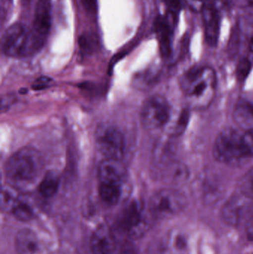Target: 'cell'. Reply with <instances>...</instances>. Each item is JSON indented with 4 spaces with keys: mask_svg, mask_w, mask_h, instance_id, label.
I'll list each match as a JSON object with an SVG mask.
<instances>
[{
    "mask_svg": "<svg viewBox=\"0 0 253 254\" xmlns=\"http://www.w3.org/2000/svg\"><path fill=\"white\" fill-rule=\"evenodd\" d=\"M43 167L41 152L33 146H25L9 157L4 164V176L10 185L25 187L40 178Z\"/></svg>",
    "mask_w": 253,
    "mask_h": 254,
    "instance_id": "obj_1",
    "label": "cell"
},
{
    "mask_svg": "<svg viewBox=\"0 0 253 254\" xmlns=\"http://www.w3.org/2000/svg\"><path fill=\"white\" fill-rule=\"evenodd\" d=\"M181 85L189 104L193 108L204 109L215 96L216 74L209 67L193 68L182 77Z\"/></svg>",
    "mask_w": 253,
    "mask_h": 254,
    "instance_id": "obj_2",
    "label": "cell"
},
{
    "mask_svg": "<svg viewBox=\"0 0 253 254\" xmlns=\"http://www.w3.org/2000/svg\"><path fill=\"white\" fill-rule=\"evenodd\" d=\"M187 200L181 191L165 188L153 194L149 201V211L154 219H170L181 213L187 207Z\"/></svg>",
    "mask_w": 253,
    "mask_h": 254,
    "instance_id": "obj_3",
    "label": "cell"
},
{
    "mask_svg": "<svg viewBox=\"0 0 253 254\" xmlns=\"http://www.w3.org/2000/svg\"><path fill=\"white\" fill-rule=\"evenodd\" d=\"M51 26V0H37L32 27L28 31V56L44 46Z\"/></svg>",
    "mask_w": 253,
    "mask_h": 254,
    "instance_id": "obj_4",
    "label": "cell"
},
{
    "mask_svg": "<svg viewBox=\"0 0 253 254\" xmlns=\"http://www.w3.org/2000/svg\"><path fill=\"white\" fill-rule=\"evenodd\" d=\"M243 131L234 128H226L217 136L213 145L215 159L231 164L246 158L244 149Z\"/></svg>",
    "mask_w": 253,
    "mask_h": 254,
    "instance_id": "obj_5",
    "label": "cell"
},
{
    "mask_svg": "<svg viewBox=\"0 0 253 254\" xmlns=\"http://www.w3.org/2000/svg\"><path fill=\"white\" fill-rule=\"evenodd\" d=\"M95 138L97 148L105 158H123L125 137L117 127L107 124L101 125L97 128Z\"/></svg>",
    "mask_w": 253,
    "mask_h": 254,
    "instance_id": "obj_6",
    "label": "cell"
},
{
    "mask_svg": "<svg viewBox=\"0 0 253 254\" xmlns=\"http://www.w3.org/2000/svg\"><path fill=\"white\" fill-rule=\"evenodd\" d=\"M171 107L161 95H153L143 105L141 122L147 129L153 130L166 126L171 118Z\"/></svg>",
    "mask_w": 253,
    "mask_h": 254,
    "instance_id": "obj_7",
    "label": "cell"
},
{
    "mask_svg": "<svg viewBox=\"0 0 253 254\" xmlns=\"http://www.w3.org/2000/svg\"><path fill=\"white\" fill-rule=\"evenodd\" d=\"M28 31L29 29L21 23L9 26L1 40V49L4 55L10 58L28 57Z\"/></svg>",
    "mask_w": 253,
    "mask_h": 254,
    "instance_id": "obj_8",
    "label": "cell"
},
{
    "mask_svg": "<svg viewBox=\"0 0 253 254\" xmlns=\"http://www.w3.org/2000/svg\"><path fill=\"white\" fill-rule=\"evenodd\" d=\"M120 225L122 229L133 239L143 237L148 231L150 225L141 204L136 201H132L124 209L120 216Z\"/></svg>",
    "mask_w": 253,
    "mask_h": 254,
    "instance_id": "obj_9",
    "label": "cell"
},
{
    "mask_svg": "<svg viewBox=\"0 0 253 254\" xmlns=\"http://www.w3.org/2000/svg\"><path fill=\"white\" fill-rule=\"evenodd\" d=\"M99 185L123 187L127 178L126 167L121 160L105 158L98 167Z\"/></svg>",
    "mask_w": 253,
    "mask_h": 254,
    "instance_id": "obj_10",
    "label": "cell"
},
{
    "mask_svg": "<svg viewBox=\"0 0 253 254\" xmlns=\"http://www.w3.org/2000/svg\"><path fill=\"white\" fill-rule=\"evenodd\" d=\"M202 19L206 43L211 47H214L218 44L220 37L221 19L219 13L214 6L204 5L202 8Z\"/></svg>",
    "mask_w": 253,
    "mask_h": 254,
    "instance_id": "obj_11",
    "label": "cell"
},
{
    "mask_svg": "<svg viewBox=\"0 0 253 254\" xmlns=\"http://www.w3.org/2000/svg\"><path fill=\"white\" fill-rule=\"evenodd\" d=\"M249 200L251 199L242 193L240 195H236L230 198L222 209L221 215L224 222L232 226L237 225L248 208Z\"/></svg>",
    "mask_w": 253,
    "mask_h": 254,
    "instance_id": "obj_12",
    "label": "cell"
},
{
    "mask_svg": "<svg viewBox=\"0 0 253 254\" xmlns=\"http://www.w3.org/2000/svg\"><path fill=\"white\" fill-rule=\"evenodd\" d=\"M92 254H112L114 240L111 231L106 226H101L93 233L90 240Z\"/></svg>",
    "mask_w": 253,
    "mask_h": 254,
    "instance_id": "obj_13",
    "label": "cell"
},
{
    "mask_svg": "<svg viewBox=\"0 0 253 254\" xmlns=\"http://www.w3.org/2000/svg\"><path fill=\"white\" fill-rule=\"evenodd\" d=\"M154 31L157 34L162 57L169 58L172 54V28L167 16L160 15L156 18Z\"/></svg>",
    "mask_w": 253,
    "mask_h": 254,
    "instance_id": "obj_14",
    "label": "cell"
},
{
    "mask_svg": "<svg viewBox=\"0 0 253 254\" xmlns=\"http://www.w3.org/2000/svg\"><path fill=\"white\" fill-rule=\"evenodd\" d=\"M15 249L18 254H37L40 251V241L37 234L30 229H22L15 238Z\"/></svg>",
    "mask_w": 253,
    "mask_h": 254,
    "instance_id": "obj_15",
    "label": "cell"
},
{
    "mask_svg": "<svg viewBox=\"0 0 253 254\" xmlns=\"http://www.w3.org/2000/svg\"><path fill=\"white\" fill-rule=\"evenodd\" d=\"M234 119L244 130L253 128V103L241 99L234 109Z\"/></svg>",
    "mask_w": 253,
    "mask_h": 254,
    "instance_id": "obj_16",
    "label": "cell"
},
{
    "mask_svg": "<svg viewBox=\"0 0 253 254\" xmlns=\"http://www.w3.org/2000/svg\"><path fill=\"white\" fill-rule=\"evenodd\" d=\"M187 249V238L178 231L169 232L162 243L163 254H184Z\"/></svg>",
    "mask_w": 253,
    "mask_h": 254,
    "instance_id": "obj_17",
    "label": "cell"
},
{
    "mask_svg": "<svg viewBox=\"0 0 253 254\" xmlns=\"http://www.w3.org/2000/svg\"><path fill=\"white\" fill-rule=\"evenodd\" d=\"M59 187V177L54 171H49L44 175L39 184L38 192L42 197L49 198L55 195Z\"/></svg>",
    "mask_w": 253,
    "mask_h": 254,
    "instance_id": "obj_18",
    "label": "cell"
},
{
    "mask_svg": "<svg viewBox=\"0 0 253 254\" xmlns=\"http://www.w3.org/2000/svg\"><path fill=\"white\" fill-rule=\"evenodd\" d=\"M123 188L99 185V195L104 204L108 206H114L120 201Z\"/></svg>",
    "mask_w": 253,
    "mask_h": 254,
    "instance_id": "obj_19",
    "label": "cell"
},
{
    "mask_svg": "<svg viewBox=\"0 0 253 254\" xmlns=\"http://www.w3.org/2000/svg\"><path fill=\"white\" fill-rule=\"evenodd\" d=\"M14 217L22 222H28L34 217V209L26 201L17 198L11 210Z\"/></svg>",
    "mask_w": 253,
    "mask_h": 254,
    "instance_id": "obj_20",
    "label": "cell"
},
{
    "mask_svg": "<svg viewBox=\"0 0 253 254\" xmlns=\"http://www.w3.org/2000/svg\"><path fill=\"white\" fill-rule=\"evenodd\" d=\"M79 46L83 56L92 55L98 46V39L95 34L86 33L79 37Z\"/></svg>",
    "mask_w": 253,
    "mask_h": 254,
    "instance_id": "obj_21",
    "label": "cell"
},
{
    "mask_svg": "<svg viewBox=\"0 0 253 254\" xmlns=\"http://www.w3.org/2000/svg\"><path fill=\"white\" fill-rule=\"evenodd\" d=\"M240 193L250 199H253V167L248 170L239 181Z\"/></svg>",
    "mask_w": 253,
    "mask_h": 254,
    "instance_id": "obj_22",
    "label": "cell"
},
{
    "mask_svg": "<svg viewBox=\"0 0 253 254\" xmlns=\"http://www.w3.org/2000/svg\"><path fill=\"white\" fill-rule=\"evenodd\" d=\"M18 198L7 188H2L1 194V207L2 210H11Z\"/></svg>",
    "mask_w": 253,
    "mask_h": 254,
    "instance_id": "obj_23",
    "label": "cell"
},
{
    "mask_svg": "<svg viewBox=\"0 0 253 254\" xmlns=\"http://www.w3.org/2000/svg\"><path fill=\"white\" fill-rule=\"evenodd\" d=\"M189 119H190V113L188 110H183L178 116L176 123L174 126L173 131H172L174 135H179L184 132L188 125Z\"/></svg>",
    "mask_w": 253,
    "mask_h": 254,
    "instance_id": "obj_24",
    "label": "cell"
},
{
    "mask_svg": "<svg viewBox=\"0 0 253 254\" xmlns=\"http://www.w3.org/2000/svg\"><path fill=\"white\" fill-rule=\"evenodd\" d=\"M243 145L247 158L253 157V128L244 130Z\"/></svg>",
    "mask_w": 253,
    "mask_h": 254,
    "instance_id": "obj_25",
    "label": "cell"
},
{
    "mask_svg": "<svg viewBox=\"0 0 253 254\" xmlns=\"http://www.w3.org/2000/svg\"><path fill=\"white\" fill-rule=\"evenodd\" d=\"M166 10L173 19H178L182 8L181 0H163Z\"/></svg>",
    "mask_w": 253,
    "mask_h": 254,
    "instance_id": "obj_26",
    "label": "cell"
},
{
    "mask_svg": "<svg viewBox=\"0 0 253 254\" xmlns=\"http://www.w3.org/2000/svg\"><path fill=\"white\" fill-rule=\"evenodd\" d=\"M251 67H252V65H251V61L249 60L246 59V58L242 59L237 66L236 74H237L238 79L241 81L245 80L251 72Z\"/></svg>",
    "mask_w": 253,
    "mask_h": 254,
    "instance_id": "obj_27",
    "label": "cell"
},
{
    "mask_svg": "<svg viewBox=\"0 0 253 254\" xmlns=\"http://www.w3.org/2000/svg\"><path fill=\"white\" fill-rule=\"evenodd\" d=\"M52 84H53L52 79L46 77V76H43V77L36 79L35 81L32 84V89L35 91L43 90V89H47Z\"/></svg>",
    "mask_w": 253,
    "mask_h": 254,
    "instance_id": "obj_28",
    "label": "cell"
},
{
    "mask_svg": "<svg viewBox=\"0 0 253 254\" xmlns=\"http://www.w3.org/2000/svg\"><path fill=\"white\" fill-rule=\"evenodd\" d=\"M88 13L95 14L98 11V0H80Z\"/></svg>",
    "mask_w": 253,
    "mask_h": 254,
    "instance_id": "obj_29",
    "label": "cell"
},
{
    "mask_svg": "<svg viewBox=\"0 0 253 254\" xmlns=\"http://www.w3.org/2000/svg\"><path fill=\"white\" fill-rule=\"evenodd\" d=\"M246 233L248 238L253 240V214L249 218L247 222Z\"/></svg>",
    "mask_w": 253,
    "mask_h": 254,
    "instance_id": "obj_30",
    "label": "cell"
},
{
    "mask_svg": "<svg viewBox=\"0 0 253 254\" xmlns=\"http://www.w3.org/2000/svg\"><path fill=\"white\" fill-rule=\"evenodd\" d=\"M121 254H137L135 249L132 246H125L124 249L122 250Z\"/></svg>",
    "mask_w": 253,
    "mask_h": 254,
    "instance_id": "obj_31",
    "label": "cell"
},
{
    "mask_svg": "<svg viewBox=\"0 0 253 254\" xmlns=\"http://www.w3.org/2000/svg\"><path fill=\"white\" fill-rule=\"evenodd\" d=\"M25 1H29V0H25Z\"/></svg>",
    "mask_w": 253,
    "mask_h": 254,
    "instance_id": "obj_32",
    "label": "cell"
}]
</instances>
